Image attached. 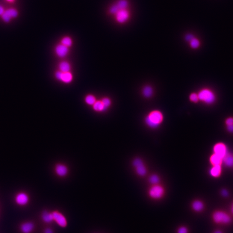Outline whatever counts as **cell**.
<instances>
[{"mask_svg":"<svg viewBox=\"0 0 233 233\" xmlns=\"http://www.w3.org/2000/svg\"><path fill=\"white\" fill-rule=\"evenodd\" d=\"M163 114L161 111L158 110L152 111L146 116V124L152 128L158 127L163 120Z\"/></svg>","mask_w":233,"mask_h":233,"instance_id":"cell-1","label":"cell"},{"mask_svg":"<svg viewBox=\"0 0 233 233\" xmlns=\"http://www.w3.org/2000/svg\"><path fill=\"white\" fill-rule=\"evenodd\" d=\"M199 101L207 104H211L215 102V95L214 93L208 89H203L200 90L198 93Z\"/></svg>","mask_w":233,"mask_h":233,"instance_id":"cell-2","label":"cell"},{"mask_svg":"<svg viewBox=\"0 0 233 233\" xmlns=\"http://www.w3.org/2000/svg\"><path fill=\"white\" fill-rule=\"evenodd\" d=\"M212 219L215 223L222 225H227L232 222V219L230 215L222 211L214 212L212 215Z\"/></svg>","mask_w":233,"mask_h":233,"instance_id":"cell-3","label":"cell"},{"mask_svg":"<svg viewBox=\"0 0 233 233\" xmlns=\"http://www.w3.org/2000/svg\"><path fill=\"white\" fill-rule=\"evenodd\" d=\"M16 203L20 206H24L29 203V195L24 192H20L16 194L15 197Z\"/></svg>","mask_w":233,"mask_h":233,"instance_id":"cell-4","label":"cell"},{"mask_svg":"<svg viewBox=\"0 0 233 233\" xmlns=\"http://www.w3.org/2000/svg\"><path fill=\"white\" fill-rule=\"evenodd\" d=\"M18 15V11L16 9L10 8L5 10L3 14L1 16V17L4 22H8L12 19L17 17Z\"/></svg>","mask_w":233,"mask_h":233,"instance_id":"cell-5","label":"cell"},{"mask_svg":"<svg viewBox=\"0 0 233 233\" xmlns=\"http://www.w3.org/2000/svg\"><path fill=\"white\" fill-rule=\"evenodd\" d=\"M164 191L161 186L155 185L152 187L149 191L150 196L155 199H158L163 196Z\"/></svg>","mask_w":233,"mask_h":233,"instance_id":"cell-6","label":"cell"},{"mask_svg":"<svg viewBox=\"0 0 233 233\" xmlns=\"http://www.w3.org/2000/svg\"><path fill=\"white\" fill-rule=\"evenodd\" d=\"M130 17V12L127 9L120 10L116 14V21L119 23H124L127 22Z\"/></svg>","mask_w":233,"mask_h":233,"instance_id":"cell-7","label":"cell"},{"mask_svg":"<svg viewBox=\"0 0 233 233\" xmlns=\"http://www.w3.org/2000/svg\"><path fill=\"white\" fill-rule=\"evenodd\" d=\"M54 220L57 222L59 226L61 227H65L67 225V222L64 215L57 211H54L52 213Z\"/></svg>","mask_w":233,"mask_h":233,"instance_id":"cell-8","label":"cell"},{"mask_svg":"<svg viewBox=\"0 0 233 233\" xmlns=\"http://www.w3.org/2000/svg\"><path fill=\"white\" fill-rule=\"evenodd\" d=\"M214 153L223 158L228 153L227 147L223 143H218L215 145L213 149Z\"/></svg>","mask_w":233,"mask_h":233,"instance_id":"cell-9","label":"cell"},{"mask_svg":"<svg viewBox=\"0 0 233 233\" xmlns=\"http://www.w3.org/2000/svg\"><path fill=\"white\" fill-rule=\"evenodd\" d=\"M134 166L136 167L137 173L140 176H143L146 173V169L140 159L137 158L133 162Z\"/></svg>","mask_w":233,"mask_h":233,"instance_id":"cell-10","label":"cell"},{"mask_svg":"<svg viewBox=\"0 0 233 233\" xmlns=\"http://www.w3.org/2000/svg\"><path fill=\"white\" fill-rule=\"evenodd\" d=\"M69 52V49L63 44L58 45L55 48V53L56 55L60 58H64L66 56Z\"/></svg>","mask_w":233,"mask_h":233,"instance_id":"cell-11","label":"cell"},{"mask_svg":"<svg viewBox=\"0 0 233 233\" xmlns=\"http://www.w3.org/2000/svg\"><path fill=\"white\" fill-rule=\"evenodd\" d=\"M55 171L58 176L63 177L67 175L68 172V169L64 164H58L56 165Z\"/></svg>","mask_w":233,"mask_h":233,"instance_id":"cell-12","label":"cell"},{"mask_svg":"<svg viewBox=\"0 0 233 233\" xmlns=\"http://www.w3.org/2000/svg\"><path fill=\"white\" fill-rule=\"evenodd\" d=\"M34 229V225L32 222H26L23 223L20 227V230L23 233H30Z\"/></svg>","mask_w":233,"mask_h":233,"instance_id":"cell-13","label":"cell"},{"mask_svg":"<svg viewBox=\"0 0 233 233\" xmlns=\"http://www.w3.org/2000/svg\"><path fill=\"white\" fill-rule=\"evenodd\" d=\"M222 162L228 167L233 166V155L229 153H227L222 158Z\"/></svg>","mask_w":233,"mask_h":233,"instance_id":"cell-14","label":"cell"},{"mask_svg":"<svg viewBox=\"0 0 233 233\" xmlns=\"http://www.w3.org/2000/svg\"><path fill=\"white\" fill-rule=\"evenodd\" d=\"M73 79V75L70 72H62L60 81L65 84H69L72 82Z\"/></svg>","mask_w":233,"mask_h":233,"instance_id":"cell-15","label":"cell"},{"mask_svg":"<svg viewBox=\"0 0 233 233\" xmlns=\"http://www.w3.org/2000/svg\"><path fill=\"white\" fill-rule=\"evenodd\" d=\"M222 173L221 165H215L211 168L210 171V174L212 177L217 178L221 175Z\"/></svg>","mask_w":233,"mask_h":233,"instance_id":"cell-16","label":"cell"},{"mask_svg":"<svg viewBox=\"0 0 233 233\" xmlns=\"http://www.w3.org/2000/svg\"><path fill=\"white\" fill-rule=\"evenodd\" d=\"M210 160L213 166L221 165L222 163V158L215 153L211 155Z\"/></svg>","mask_w":233,"mask_h":233,"instance_id":"cell-17","label":"cell"},{"mask_svg":"<svg viewBox=\"0 0 233 233\" xmlns=\"http://www.w3.org/2000/svg\"><path fill=\"white\" fill-rule=\"evenodd\" d=\"M143 96L146 98H149L152 96L153 94V90L152 87L150 86H146L143 88Z\"/></svg>","mask_w":233,"mask_h":233,"instance_id":"cell-18","label":"cell"},{"mask_svg":"<svg viewBox=\"0 0 233 233\" xmlns=\"http://www.w3.org/2000/svg\"><path fill=\"white\" fill-rule=\"evenodd\" d=\"M192 206L193 210L197 212H199L202 211L204 207L203 203L199 200L195 201L193 203Z\"/></svg>","mask_w":233,"mask_h":233,"instance_id":"cell-19","label":"cell"},{"mask_svg":"<svg viewBox=\"0 0 233 233\" xmlns=\"http://www.w3.org/2000/svg\"><path fill=\"white\" fill-rule=\"evenodd\" d=\"M60 71L62 72H69L70 70V64L67 61H62L59 65Z\"/></svg>","mask_w":233,"mask_h":233,"instance_id":"cell-20","label":"cell"},{"mask_svg":"<svg viewBox=\"0 0 233 233\" xmlns=\"http://www.w3.org/2000/svg\"><path fill=\"white\" fill-rule=\"evenodd\" d=\"M42 219L46 223H50L54 220L52 213L45 211L42 214Z\"/></svg>","mask_w":233,"mask_h":233,"instance_id":"cell-21","label":"cell"},{"mask_svg":"<svg viewBox=\"0 0 233 233\" xmlns=\"http://www.w3.org/2000/svg\"><path fill=\"white\" fill-rule=\"evenodd\" d=\"M93 108L95 111H98V112L104 111L105 110L101 101H96L93 105Z\"/></svg>","mask_w":233,"mask_h":233,"instance_id":"cell-22","label":"cell"},{"mask_svg":"<svg viewBox=\"0 0 233 233\" xmlns=\"http://www.w3.org/2000/svg\"><path fill=\"white\" fill-rule=\"evenodd\" d=\"M189 43L190 46L193 49H198L200 45L199 40L195 37L190 41Z\"/></svg>","mask_w":233,"mask_h":233,"instance_id":"cell-23","label":"cell"},{"mask_svg":"<svg viewBox=\"0 0 233 233\" xmlns=\"http://www.w3.org/2000/svg\"><path fill=\"white\" fill-rule=\"evenodd\" d=\"M119 9L122 10L127 9L128 7V2L127 0H119L116 4Z\"/></svg>","mask_w":233,"mask_h":233,"instance_id":"cell-24","label":"cell"},{"mask_svg":"<svg viewBox=\"0 0 233 233\" xmlns=\"http://www.w3.org/2000/svg\"><path fill=\"white\" fill-rule=\"evenodd\" d=\"M96 98L93 95H88L85 98V102H86V103L87 104L89 105H93L96 102Z\"/></svg>","mask_w":233,"mask_h":233,"instance_id":"cell-25","label":"cell"},{"mask_svg":"<svg viewBox=\"0 0 233 233\" xmlns=\"http://www.w3.org/2000/svg\"><path fill=\"white\" fill-rule=\"evenodd\" d=\"M72 40L69 37H65L61 40V44L69 48L72 46Z\"/></svg>","mask_w":233,"mask_h":233,"instance_id":"cell-26","label":"cell"},{"mask_svg":"<svg viewBox=\"0 0 233 233\" xmlns=\"http://www.w3.org/2000/svg\"><path fill=\"white\" fill-rule=\"evenodd\" d=\"M190 100L191 102L197 103L199 101L198 94L195 93H191L189 96Z\"/></svg>","mask_w":233,"mask_h":233,"instance_id":"cell-27","label":"cell"},{"mask_svg":"<svg viewBox=\"0 0 233 233\" xmlns=\"http://www.w3.org/2000/svg\"><path fill=\"white\" fill-rule=\"evenodd\" d=\"M101 101L103 105L104 106L105 110L108 108L111 105V101L108 98H104L102 99Z\"/></svg>","mask_w":233,"mask_h":233,"instance_id":"cell-28","label":"cell"},{"mask_svg":"<svg viewBox=\"0 0 233 233\" xmlns=\"http://www.w3.org/2000/svg\"><path fill=\"white\" fill-rule=\"evenodd\" d=\"M149 181L152 184H156L159 181V178L157 175H153L151 176Z\"/></svg>","mask_w":233,"mask_h":233,"instance_id":"cell-29","label":"cell"},{"mask_svg":"<svg viewBox=\"0 0 233 233\" xmlns=\"http://www.w3.org/2000/svg\"><path fill=\"white\" fill-rule=\"evenodd\" d=\"M119 10H120L117 7V5H116V4L113 5L111 7L110 11L111 13H112V14H116L117 13V12L119 11Z\"/></svg>","mask_w":233,"mask_h":233,"instance_id":"cell-30","label":"cell"},{"mask_svg":"<svg viewBox=\"0 0 233 233\" xmlns=\"http://www.w3.org/2000/svg\"><path fill=\"white\" fill-rule=\"evenodd\" d=\"M188 230L187 228L184 226H181L178 228L177 231V233H188Z\"/></svg>","mask_w":233,"mask_h":233,"instance_id":"cell-31","label":"cell"},{"mask_svg":"<svg viewBox=\"0 0 233 233\" xmlns=\"http://www.w3.org/2000/svg\"><path fill=\"white\" fill-rule=\"evenodd\" d=\"M194 36L193 35L191 34H187L185 37V39L187 42H189L191 40H192L193 39L194 37Z\"/></svg>","mask_w":233,"mask_h":233,"instance_id":"cell-32","label":"cell"},{"mask_svg":"<svg viewBox=\"0 0 233 233\" xmlns=\"http://www.w3.org/2000/svg\"><path fill=\"white\" fill-rule=\"evenodd\" d=\"M61 74H62V72L60 71H57L55 74V77L57 79L59 80H60V78H61Z\"/></svg>","mask_w":233,"mask_h":233,"instance_id":"cell-33","label":"cell"},{"mask_svg":"<svg viewBox=\"0 0 233 233\" xmlns=\"http://www.w3.org/2000/svg\"><path fill=\"white\" fill-rule=\"evenodd\" d=\"M226 124L227 125L233 124V118L230 117V118H228L226 120Z\"/></svg>","mask_w":233,"mask_h":233,"instance_id":"cell-34","label":"cell"},{"mask_svg":"<svg viewBox=\"0 0 233 233\" xmlns=\"http://www.w3.org/2000/svg\"><path fill=\"white\" fill-rule=\"evenodd\" d=\"M227 126H228V127H227V129H228V131H229V132H232V133H233V124H232V125H227Z\"/></svg>","mask_w":233,"mask_h":233,"instance_id":"cell-35","label":"cell"},{"mask_svg":"<svg viewBox=\"0 0 233 233\" xmlns=\"http://www.w3.org/2000/svg\"><path fill=\"white\" fill-rule=\"evenodd\" d=\"M222 194L223 196L226 197L228 196L229 193H228V192L226 190H222Z\"/></svg>","mask_w":233,"mask_h":233,"instance_id":"cell-36","label":"cell"},{"mask_svg":"<svg viewBox=\"0 0 233 233\" xmlns=\"http://www.w3.org/2000/svg\"><path fill=\"white\" fill-rule=\"evenodd\" d=\"M5 11L4 9L2 6L0 5V16H1L2 14H3L4 12Z\"/></svg>","mask_w":233,"mask_h":233,"instance_id":"cell-37","label":"cell"},{"mask_svg":"<svg viewBox=\"0 0 233 233\" xmlns=\"http://www.w3.org/2000/svg\"><path fill=\"white\" fill-rule=\"evenodd\" d=\"M45 233H53L51 229H46L45 231Z\"/></svg>","mask_w":233,"mask_h":233,"instance_id":"cell-38","label":"cell"},{"mask_svg":"<svg viewBox=\"0 0 233 233\" xmlns=\"http://www.w3.org/2000/svg\"><path fill=\"white\" fill-rule=\"evenodd\" d=\"M214 233H222V232L221 231L219 230H217V231H215Z\"/></svg>","mask_w":233,"mask_h":233,"instance_id":"cell-39","label":"cell"},{"mask_svg":"<svg viewBox=\"0 0 233 233\" xmlns=\"http://www.w3.org/2000/svg\"><path fill=\"white\" fill-rule=\"evenodd\" d=\"M6 1H7V2H14L15 1V0H6Z\"/></svg>","mask_w":233,"mask_h":233,"instance_id":"cell-40","label":"cell"},{"mask_svg":"<svg viewBox=\"0 0 233 233\" xmlns=\"http://www.w3.org/2000/svg\"><path fill=\"white\" fill-rule=\"evenodd\" d=\"M231 210H232V213L233 214V203L232 205V208H231Z\"/></svg>","mask_w":233,"mask_h":233,"instance_id":"cell-41","label":"cell"}]
</instances>
